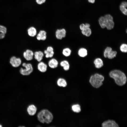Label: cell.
<instances>
[{"instance_id":"cell-8","label":"cell","mask_w":127,"mask_h":127,"mask_svg":"<svg viewBox=\"0 0 127 127\" xmlns=\"http://www.w3.org/2000/svg\"><path fill=\"white\" fill-rule=\"evenodd\" d=\"M21 60L20 58H17L15 56L12 57L9 61L11 65L14 67H17L19 66L21 64Z\"/></svg>"},{"instance_id":"cell-6","label":"cell","mask_w":127,"mask_h":127,"mask_svg":"<svg viewBox=\"0 0 127 127\" xmlns=\"http://www.w3.org/2000/svg\"><path fill=\"white\" fill-rule=\"evenodd\" d=\"M66 31L64 28L57 29L55 32L56 38L58 40H62L66 37Z\"/></svg>"},{"instance_id":"cell-24","label":"cell","mask_w":127,"mask_h":127,"mask_svg":"<svg viewBox=\"0 0 127 127\" xmlns=\"http://www.w3.org/2000/svg\"><path fill=\"white\" fill-rule=\"evenodd\" d=\"M99 22L102 28H106V21L104 16H101L99 18Z\"/></svg>"},{"instance_id":"cell-23","label":"cell","mask_w":127,"mask_h":127,"mask_svg":"<svg viewBox=\"0 0 127 127\" xmlns=\"http://www.w3.org/2000/svg\"><path fill=\"white\" fill-rule=\"evenodd\" d=\"M78 54V55L81 57H84L87 54V51L85 48H81L79 50Z\"/></svg>"},{"instance_id":"cell-14","label":"cell","mask_w":127,"mask_h":127,"mask_svg":"<svg viewBox=\"0 0 127 127\" xmlns=\"http://www.w3.org/2000/svg\"><path fill=\"white\" fill-rule=\"evenodd\" d=\"M103 127H117L118 125L114 120H108L103 122L102 125Z\"/></svg>"},{"instance_id":"cell-7","label":"cell","mask_w":127,"mask_h":127,"mask_svg":"<svg viewBox=\"0 0 127 127\" xmlns=\"http://www.w3.org/2000/svg\"><path fill=\"white\" fill-rule=\"evenodd\" d=\"M45 57L47 58H52L54 54V48L51 46H48L43 52Z\"/></svg>"},{"instance_id":"cell-27","label":"cell","mask_w":127,"mask_h":127,"mask_svg":"<svg viewBox=\"0 0 127 127\" xmlns=\"http://www.w3.org/2000/svg\"><path fill=\"white\" fill-rule=\"evenodd\" d=\"M117 54L116 51L112 50L109 54L107 57L109 59H112L116 56Z\"/></svg>"},{"instance_id":"cell-19","label":"cell","mask_w":127,"mask_h":127,"mask_svg":"<svg viewBox=\"0 0 127 127\" xmlns=\"http://www.w3.org/2000/svg\"><path fill=\"white\" fill-rule=\"evenodd\" d=\"M7 32L6 28L4 26L0 25V40L5 37Z\"/></svg>"},{"instance_id":"cell-34","label":"cell","mask_w":127,"mask_h":127,"mask_svg":"<svg viewBox=\"0 0 127 127\" xmlns=\"http://www.w3.org/2000/svg\"><path fill=\"white\" fill-rule=\"evenodd\" d=\"M2 126L0 124V127H1Z\"/></svg>"},{"instance_id":"cell-28","label":"cell","mask_w":127,"mask_h":127,"mask_svg":"<svg viewBox=\"0 0 127 127\" xmlns=\"http://www.w3.org/2000/svg\"><path fill=\"white\" fill-rule=\"evenodd\" d=\"M112 50L111 48L107 47L106 48L104 52V56L105 58L107 57L108 56L110 52Z\"/></svg>"},{"instance_id":"cell-25","label":"cell","mask_w":127,"mask_h":127,"mask_svg":"<svg viewBox=\"0 0 127 127\" xmlns=\"http://www.w3.org/2000/svg\"><path fill=\"white\" fill-rule=\"evenodd\" d=\"M81 32L83 35L87 36H90L91 34V31L90 28H86L81 30Z\"/></svg>"},{"instance_id":"cell-18","label":"cell","mask_w":127,"mask_h":127,"mask_svg":"<svg viewBox=\"0 0 127 127\" xmlns=\"http://www.w3.org/2000/svg\"><path fill=\"white\" fill-rule=\"evenodd\" d=\"M127 3L126 1L122 2L119 8L122 13L124 15H127Z\"/></svg>"},{"instance_id":"cell-10","label":"cell","mask_w":127,"mask_h":127,"mask_svg":"<svg viewBox=\"0 0 127 127\" xmlns=\"http://www.w3.org/2000/svg\"><path fill=\"white\" fill-rule=\"evenodd\" d=\"M47 37V33L44 30H40L36 36V39L38 41H45Z\"/></svg>"},{"instance_id":"cell-9","label":"cell","mask_w":127,"mask_h":127,"mask_svg":"<svg viewBox=\"0 0 127 127\" xmlns=\"http://www.w3.org/2000/svg\"><path fill=\"white\" fill-rule=\"evenodd\" d=\"M34 52L31 50L27 49L23 53L24 58L27 61H31L34 57Z\"/></svg>"},{"instance_id":"cell-20","label":"cell","mask_w":127,"mask_h":127,"mask_svg":"<svg viewBox=\"0 0 127 127\" xmlns=\"http://www.w3.org/2000/svg\"><path fill=\"white\" fill-rule=\"evenodd\" d=\"M71 53V50L68 47H66L64 48L62 51V55L66 57H68L70 56Z\"/></svg>"},{"instance_id":"cell-2","label":"cell","mask_w":127,"mask_h":127,"mask_svg":"<svg viewBox=\"0 0 127 127\" xmlns=\"http://www.w3.org/2000/svg\"><path fill=\"white\" fill-rule=\"evenodd\" d=\"M37 117L39 120L42 123H49L52 121L53 116L51 113L47 110H44L38 114Z\"/></svg>"},{"instance_id":"cell-4","label":"cell","mask_w":127,"mask_h":127,"mask_svg":"<svg viewBox=\"0 0 127 127\" xmlns=\"http://www.w3.org/2000/svg\"><path fill=\"white\" fill-rule=\"evenodd\" d=\"M22 66L24 68L21 67L20 70V74L23 75H30L33 71V68L32 64L30 63H24Z\"/></svg>"},{"instance_id":"cell-1","label":"cell","mask_w":127,"mask_h":127,"mask_svg":"<svg viewBox=\"0 0 127 127\" xmlns=\"http://www.w3.org/2000/svg\"><path fill=\"white\" fill-rule=\"evenodd\" d=\"M109 75L114 79L116 83L119 86H123L126 82L127 78L125 74L120 70L112 71L110 72Z\"/></svg>"},{"instance_id":"cell-15","label":"cell","mask_w":127,"mask_h":127,"mask_svg":"<svg viewBox=\"0 0 127 127\" xmlns=\"http://www.w3.org/2000/svg\"><path fill=\"white\" fill-rule=\"evenodd\" d=\"M60 65L65 71H68L70 68V64L69 61L66 60L61 61L60 63Z\"/></svg>"},{"instance_id":"cell-11","label":"cell","mask_w":127,"mask_h":127,"mask_svg":"<svg viewBox=\"0 0 127 127\" xmlns=\"http://www.w3.org/2000/svg\"><path fill=\"white\" fill-rule=\"evenodd\" d=\"M48 65L44 62L41 61L38 62L37 65V68L40 72L44 73L47 71Z\"/></svg>"},{"instance_id":"cell-3","label":"cell","mask_w":127,"mask_h":127,"mask_svg":"<svg viewBox=\"0 0 127 127\" xmlns=\"http://www.w3.org/2000/svg\"><path fill=\"white\" fill-rule=\"evenodd\" d=\"M104 78L102 75L98 73L91 76L89 82L91 85L95 88L99 87L102 84Z\"/></svg>"},{"instance_id":"cell-29","label":"cell","mask_w":127,"mask_h":127,"mask_svg":"<svg viewBox=\"0 0 127 127\" xmlns=\"http://www.w3.org/2000/svg\"><path fill=\"white\" fill-rule=\"evenodd\" d=\"M120 49L121 51L124 52H127V45L126 44H122L120 46Z\"/></svg>"},{"instance_id":"cell-33","label":"cell","mask_w":127,"mask_h":127,"mask_svg":"<svg viewBox=\"0 0 127 127\" xmlns=\"http://www.w3.org/2000/svg\"><path fill=\"white\" fill-rule=\"evenodd\" d=\"M88 2L90 3H94L95 1V0H88Z\"/></svg>"},{"instance_id":"cell-17","label":"cell","mask_w":127,"mask_h":127,"mask_svg":"<svg viewBox=\"0 0 127 127\" xmlns=\"http://www.w3.org/2000/svg\"><path fill=\"white\" fill-rule=\"evenodd\" d=\"M37 109L36 106L33 105H31L28 107L27 111L29 114L31 115H34L36 113Z\"/></svg>"},{"instance_id":"cell-26","label":"cell","mask_w":127,"mask_h":127,"mask_svg":"<svg viewBox=\"0 0 127 127\" xmlns=\"http://www.w3.org/2000/svg\"><path fill=\"white\" fill-rule=\"evenodd\" d=\"M72 109L74 112L79 113L81 111V109L80 106L78 104L73 105L72 106Z\"/></svg>"},{"instance_id":"cell-31","label":"cell","mask_w":127,"mask_h":127,"mask_svg":"<svg viewBox=\"0 0 127 127\" xmlns=\"http://www.w3.org/2000/svg\"><path fill=\"white\" fill-rule=\"evenodd\" d=\"M79 28L81 30L86 28L85 24H81L79 26Z\"/></svg>"},{"instance_id":"cell-21","label":"cell","mask_w":127,"mask_h":127,"mask_svg":"<svg viewBox=\"0 0 127 127\" xmlns=\"http://www.w3.org/2000/svg\"><path fill=\"white\" fill-rule=\"evenodd\" d=\"M94 63L95 67L98 68L101 67L103 65L102 60L99 58H97L95 59L94 61Z\"/></svg>"},{"instance_id":"cell-12","label":"cell","mask_w":127,"mask_h":127,"mask_svg":"<svg viewBox=\"0 0 127 127\" xmlns=\"http://www.w3.org/2000/svg\"><path fill=\"white\" fill-rule=\"evenodd\" d=\"M59 64V62L58 60L53 57L51 58L48 62V66L51 69L56 68L58 67Z\"/></svg>"},{"instance_id":"cell-16","label":"cell","mask_w":127,"mask_h":127,"mask_svg":"<svg viewBox=\"0 0 127 127\" xmlns=\"http://www.w3.org/2000/svg\"><path fill=\"white\" fill-rule=\"evenodd\" d=\"M27 32L28 35L32 37H35L37 34L36 29L33 27H31L29 28L28 29Z\"/></svg>"},{"instance_id":"cell-30","label":"cell","mask_w":127,"mask_h":127,"mask_svg":"<svg viewBox=\"0 0 127 127\" xmlns=\"http://www.w3.org/2000/svg\"><path fill=\"white\" fill-rule=\"evenodd\" d=\"M36 3L39 5H41L44 3L46 0H36Z\"/></svg>"},{"instance_id":"cell-5","label":"cell","mask_w":127,"mask_h":127,"mask_svg":"<svg viewBox=\"0 0 127 127\" xmlns=\"http://www.w3.org/2000/svg\"><path fill=\"white\" fill-rule=\"evenodd\" d=\"M104 16L106 21V28L108 30L113 29L115 24L112 16L110 14H107Z\"/></svg>"},{"instance_id":"cell-32","label":"cell","mask_w":127,"mask_h":127,"mask_svg":"<svg viewBox=\"0 0 127 127\" xmlns=\"http://www.w3.org/2000/svg\"><path fill=\"white\" fill-rule=\"evenodd\" d=\"M85 24L86 28H90V25L88 23H86Z\"/></svg>"},{"instance_id":"cell-22","label":"cell","mask_w":127,"mask_h":127,"mask_svg":"<svg viewBox=\"0 0 127 127\" xmlns=\"http://www.w3.org/2000/svg\"><path fill=\"white\" fill-rule=\"evenodd\" d=\"M58 85L60 87H65L67 85V83L66 80L63 78H60L57 80Z\"/></svg>"},{"instance_id":"cell-13","label":"cell","mask_w":127,"mask_h":127,"mask_svg":"<svg viewBox=\"0 0 127 127\" xmlns=\"http://www.w3.org/2000/svg\"><path fill=\"white\" fill-rule=\"evenodd\" d=\"M44 56L43 52L40 50L36 51L34 52V57L38 62L42 61Z\"/></svg>"}]
</instances>
